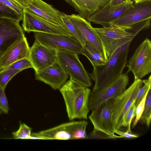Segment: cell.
<instances>
[{
	"instance_id": "1",
	"label": "cell",
	"mask_w": 151,
	"mask_h": 151,
	"mask_svg": "<svg viewBox=\"0 0 151 151\" xmlns=\"http://www.w3.org/2000/svg\"><path fill=\"white\" fill-rule=\"evenodd\" d=\"M132 41L125 43L116 49L108 58L105 64L93 67L92 73L88 74L95 82L92 91L97 90L108 85L122 74L127 63Z\"/></svg>"
},
{
	"instance_id": "2",
	"label": "cell",
	"mask_w": 151,
	"mask_h": 151,
	"mask_svg": "<svg viewBox=\"0 0 151 151\" xmlns=\"http://www.w3.org/2000/svg\"><path fill=\"white\" fill-rule=\"evenodd\" d=\"M63 98L69 119H87L91 90L70 78L59 89Z\"/></svg>"
},
{
	"instance_id": "3",
	"label": "cell",
	"mask_w": 151,
	"mask_h": 151,
	"mask_svg": "<svg viewBox=\"0 0 151 151\" xmlns=\"http://www.w3.org/2000/svg\"><path fill=\"white\" fill-rule=\"evenodd\" d=\"M88 122L85 120L62 124L37 132H32V139L68 140L88 139L86 131Z\"/></svg>"
},
{
	"instance_id": "4",
	"label": "cell",
	"mask_w": 151,
	"mask_h": 151,
	"mask_svg": "<svg viewBox=\"0 0 151 151\" xmlns=\"http://www.w3.org/2000/svg\"><path fill=\"white\" fill-rule=\"evenodd\" d=\"M143 84L141 79L134 78L128 88L111 100L112 119L116 129H120L122 127L123 117L134 103L138 90Z\"/></svg>"
},
{
	"instance_id": "5",
	"label": "cell",
	"mask_w": 151,
	"mask_h": 151,
	"mask_svg": "<svg viewBox=\"0 0 151 151\" xmlns=\"http://www.w3.org/2000/svg\"><path fill=\"white\" fill-rule=\"evenodd\" d=\"M57 61L70 78L87 87L91 86L90 76L80 60L78 54L58 50Z\"/></svg>"
},
{
	"instance_id": "6",
	"label": "cell",
	"mask_w": 151,
	"mask_h": 151,
	"mask_svg": "<svg viewBox=\"0 0 151 151\" xmlns=\"http://www.w3.org/2000/svg\"><path fill=\"white\" fill-rule=\"evenodd\" d=\"M94 29L103 45L108 58L118 47L134 37L131 32L113 25Z\"/></svg>"
},
{
	"instance_id": "7",
	"label": "cell",
	"mask_w": 151,
	"mask_h": 151,
	"mask_svg": "<svg viewBox=\"0 0 151 151\" xmlns=\"http://www.w3.org/2000/svg\"><path fill=\"white\" fill-rule=\"evenodd\" d=\"M127 73L131 72L134 78L141 79L151 72V42L146 38L137 47L126 66Z\"/></svg>"
},
{
	"instance_id": "8",
	"label": "cell",
	"mask_w": 151,
	"mask_h": 151,
	"mask_svg": "<svg viewBox=\"0 0 151 151\" xmlns=\"http://www.w3.org/2000/svg\"><path fill=\"white\" fill-rule=\"evenodd\" d=\"M128 73L122 74L119 77L108 85L95 91H91L89 100L90 110L98 108L104 102L120 95L126 89L128 84Z\"/></svg>"
},
{
	"instance_id": "9",
	"label": "cell",
	"mask_w": 151,
	"mask_h": 151,
	"mask_svg": "<svg viewBox=\"0 0 151 151\" xmlns=\"http://www.w3.org/2000/svg\"><path fill=\"white\" fill-rule=\"evenodd\" d=\"M151 0L134 4L119 17L111 22L113 25L127 30L132 28L134 25L144 21L150 20Z\"/></svg>"
},
{
	"instance_id": "10",
	"label": "cell",
	"mask_w": 151,
	"mask_h": 151,
	"mask_svg": "<svg viewBox=\"0 0 151 151\" xmlns=\"http://www.w3.org/2000/svg\"><path fill=\"white\" fill-rule=\"evenodd\" d=\"M34 36L35 40L46 46L81 54L83 46L73 37L38 32H34Z\"/></svg>"
},
{
	"instance_id": "11",
	"label": "cell",
	"mask_w": 151,
	"mask_h": 151,
	"mask_svg": "<svg viewBox=\"0 0 151 151\" xmlns=\"http://www.w3.org/2000/svg\"><path fill=\"white\" fill-rule=\"evenodd\" d=\"M58 51L45 46L35 40L30 47L29 58L35 73L46 68L57 61Z\"/></svg>"
},
{
	"instance_id": "12",
	"label": "cell",
	"mask_w": 151,
	"mask_h": 151,
	"mask_svg": "<svg viewBox=\"0 0 151 151\" xmlns=\"http://www.w3.org/2000/svg\"><path fill=\"white\" fill-rule=\"evenodd\" d=\"M23 11L22 27L23 30L27 32H38L73 37L61 27L51 23L24 10H23Z\"/></svg>"
},
{
	"instance_id": "13",
	"label": "cell",
	"mask_w": 151,
	"mask_h": 151,
	"mask_svg": "<svg viewBox=\"0 0 151 151\" xmlns=\"http://www.w3.org/2000/svg\"><path fill=\"white\" fill-rule=\"evenodd\" d=\"M19 22L9 19L0 18V53L2 54L25 37L24 30Z\"/></svg>"
},
{
	"instance_id": "14",
	"label": "cell",
	"mask_w": 151,
	"mask_h": 151,
	"mask_svg": "<svg viewBox=\"0 0 151 151\" xmlns=\"http://www.w3.org/2000/svg\"><path fill=\"white\" fill-rule=\"evenodd\" d=\"M133 5V2L131 0H127L120 4L116 5L108 3L86 19L102 26H109L111 22L118 18Z\"/></svg>"
},
{
	"instance_id": "15",
	"label": "cell",
	"mask_w": 151,
	"mask_h": 151,
	"mask_svg": "<svg viewBox=\"0 0 151 151\" xmlns=\"http://www.w3.org/2000/svg\"><path fill=\"white\" fill-rule=\"evenodd\" d=\"M68 17L76 28L84 44L88 42L108 58L103 45L91 22L79 14L68 15Z\"/></svg>"
},
{
	"instance_id": "16",
	"label": "cell",
	"mask_w": 151,
	"mask_h": 151,
	"mask_svg": "<svg viewBox=\"0 0 151 151\" xmlns=\"http://www.w3.org/2000/svg\"><path fill=\"white\" fill-rule=\"evenodd\" d=\"M23 10L32 13L51 23L61 27L70 33L61 18L63 13L42 0H32Z\"/></svg>"
},
{
	"instance_id": "17",
	"label": "cell",
	"mask_w": 151,
	"mask_h": 151,
	"mask_svg": "<svg viewBox=\"0 0 151 151\" xmlns=\"http://www.w3.org/2000/svg\"><path fill=\"white\" fill-rule=\"evenodd\" d=\"M111 100L104 102L98 108L92 111L88 118L94 129L114 134L116 129L112 119Z\"/></svg>"
},
{
	"instance_id": "18",
	"label": "cell",
	"mask_w": 151,
	"mask_h": 151,
	"mask_svg": "<svg viewBox=\"0 0 151 151\" xmlns=\"http://www.w3.org/2000/svg\"><path fill=\"white\" fill-rule=\"evenodd\" d=\"M35 77L36 80L56 90L59 89L67 82L68 75L57 61L46 68L35 73Z\"/></svg>"
},
{
	"instance_id": "19",
	"label": "cell",
	"mask_w": 151,
	"mask_h": 151,
	"mask_svg": "<svg viewBox=\"0 0 151 151\" xmlns=\"http://www.w3.org/2000/svg\"><path fill=\"white\" fill-rule=\"evenodd\" d=\"M30 47L25 37L17 41L0 57V71L15 62L29 58Z\"/></svg>"
},
{
	"instance_id": "20",
	"label": "cell",
	"mask_w": 151,
	"mask_h": 151,
	"mask_svg": "<svg viewBox=\"0 0 151 151\" xmlns=\"http://www.w3.org/2000/svg\"><path fill=\"white\" fill-rule=\"evenodd\" d=\"M86 19L101 8L109 3L111 0H64Z\"/></svg>"
},
{
	"instance_id": "21",
	"label": "cell",
	"mask_w": 151,
	"mask_h": 151,
	"mask_svg": "<svg viewBox=\"0 0 151 151\" xmlns=\"http://www.w3.org/2000/svg\"><path fill=\"white\" fill-rule=\"evenodd\" d=\"M81 54L88 58L93 67L103 65L108 61L107 58L88 42H86L83 45Z\"/></svg>"
},
{
	"instance_id": "22",
	"label": "cell",
	"mask_w": 151,
	"mask_h": 151,
	"mask_svg": "<svg viewBox=\"0 0 151 151\" xmlns=\"http://www.w3.org/2000/svg\"><path fill=\"white\" fill-rule=\"evenodd\" d=\"M151 119V88L147 95L144 110L140 120L147 127L150 125Z\"/></svg>"
},
{
	"instance_id": "23",
	"label": "cell",
	"mask_w": 151,
	"mask_h": 151,
	"mask_svg": "<svg viewBox=\"0 0 151 151\" xmlns=\"http://www.w3.org/2000/svg\"><path fill=\"white\" fill-rule=\"evenodd\" d=\"M23 16L12 9L0 3V18L9 19L19 22L22 20Z\"/></svg>"
},
{
	"instance_id": "24",
	"label": "cell",
	"mask_w": 151,
	"mask_h": 151,
	"mask_svg": "<svg viewBox=\"0 0 151 151\" xmlns=\"http://www.w3.org/2000/svg\"><path fill=\"white\" fill-rule=\"evenodd\" d=\"M32 128L24 123H20L18 130L12 133L14 139H32L31 136Z\"/></svg>"
},
{
	"instance_id": "25",
	"label": "cell",
	"mask_w": 151,
	"mask_h": 151,
	"mask_svg": "<svg viewBox=\"0 0 151 151\" xmlns=\"http://www.w3.org/2000/svg\"><path fill=\"white\" fill-rule=\"evenodd\" d=\"M61 18L70 33L83 46L84 44L83 41L75 26L68 17V15L63 13L61 17Z\"/></svg>"
},
{
	"instance_id": "26",
	"label": "cell",
	"mask_w": 151,
	"mask_h": 151,
	"mask_svg": "<svg viewBox=\"0 0 151 151\" xmlns=\"http://www.w3.org/2000/svg\"><path fill=\"white\" fill-rule=\"evenodd\" d=\"M144 85L141 86L138 89L135 100L134 104L136 106L142 99L146 94L151 88V76L150 75L147 79L142 80Z\"/></svg>"
},
{
	"instance_id": "27",
	"label": "cell",
	"mask_w": 151,
	"mask_h": 151,
	"mask_svg": "<svg viewBox=\"0 0 151 151\" xmlns=\"http://www.w3.org/2000/svg\"><path fill=\"white\" fill-rule=\"evenodd\" d=\"M30 68H33V66L29 58H27L16 61L0 71L10 70H18L22 71Z\"/></svg>"
},
{
	"instance_id": "28",
	"label": "cell",
	"mask_w": 151,
	"mask_h": 151,
	"mask_svg": "<svg viewBox=\"0 0 151 151\" xmlns=\"http://www.w3.org/2000/svg\"><path fill=\"white\" fill-rule=\"evenodd\" d=\"M21 71L18 70H10L0 71V86L4 89L9 81Z\"/></svg>"
},
{
	"instance_id": "29",
	"label": "cell",
	"mask_w": 151,
	"mask_h": 151,
	"mask_svg": "<svg viewBox=\"0 0 151 151\" xmlns=\"http://www.w3.org/2000/svg\"><path fill=\"white\" fill-rule=\"evenodd\" d=\"M119 136L108 134L103 132L93 129L88 135V139H115L121 138Z\"/></svg>"
},
{
	"instance_id": "30",
	"label": "cell",
	"mask_w": 151,
	"mask_h": 151,
	"mask_svg": "<svg viewBox=\"0 0 151 151\" xmlns=\"http://www.w3.org/2000/svg\"><path fill=\"white\" fill-rule=\"evenodd\" d=\"M136 108L134 103L126 113L123 118L122 127H128L130 125L132 121L135 116Z\"/></svg>"
},
{
	"instance_id": "31",
	"label": "cell",
	"mask_w": 151,
	"mask_h": 151,
	"mask_svg": "<svg viewBox=\"0 0 151 151\" xmlns=\"http://www.w3.org/2000/svg\"><path fill=\"white\" fill-rule=\"evenodd\" d=\"M5 89L0 86V109L3 113L7 114L9 111L8 102L5 93Z\"/></svg>"
},
{
	"instance_id": "32",
	"label": "cell",
	"mask_w": 151,
	"mask_h": 151,
	"mask_svg": "<svg viewBox=\"0 0 151 151\" xmlns=\"http://www.w3.org/2000/svg\"><path fill=\"white\" fill-rule=\"evenodd\" d=\"M148 92L145 95L136 106L135 111V118L133 122V127H134L136 125L140 119L144 108L146 98Z\"/></svg>"
},
{
	"instance_id": "33",
	"label": "cell",
	"mask_w": 151,
	"mask_h": 151,
	"mask_svg": "<svg viewBox=\"0 0 151 151\" xmlns=\"http://www.w3.org/2000/svg\"><path fill=\"white\" fill-rule=\"evenodd\" d=\"M0 3L10 8L19 14L23 15V9L18 4L12 0H0Z\"/></svg>"
},
{
	"instance_id": "34",
	"label": "cell",
	"mask_w": 151,
	"mask_h": 151,
	"mask_svg": "<svg viewBox=\"0 0 151 151\" xmlns=\"http://www.w3.org/2000/svg\"><path fill=\"white\" fill-rule=\"evenodd\" d=\"M115 133L118 134L121 137V138L128 139H135L138 138L139 137L137 134L132 132L130 129V125L128 127L127 130L126 131H122L119 129H116Z\"/></svg>"
},
{
	"instance_id": "35",
	"label": "cell",
	"mask_w": 151,
	"mask_h": 151,
	"mask_svg": "<svg viewBox=\"0 0 151 151\" xmlns=\"http://www.w3.org/2000/svg\"><path fill=\"white\" fill-rule=\"evenodd\" d=\"M18 4L24 9L27 4L32 0H12Z\"/></svg>"
},
{
	"instance_id": "36",
	"label": "cell",
	"mask_w": 151,
	"mask_h": 151,
	"mask_svg": "<svg viewBox=\"0 0 151 151\" xmlns=\"http://www.w3.org/2000/svg\"><path fill=\"white\" fill-rule=\"evenodd\" d=\"M127 0H111L109 4L113 5H116L120 4L125 2Z\"/></svg>"
},
{
	"instance_id": "37",
	"label": "cell",
	"mask_w": 151,
	"mask_h": 151,
	"mask_svg": "<svg viewBox=\"0 0 151 151\" xmlns=\"http://www.w3.org/2000/svg\"><path fill=\"white\" fill-rule=\"evenodd\" d=\"M134 2V4H136L145 1L147 0H133Z\"/></svg>"
},
{
	"instance_id": "38",
	"label": "cell",
	"mask_w": 151,
	"mask_h": 151,
	"mask_svg": "<svg viewBox=\"0 0 151 151\" xmlns=\"http://www.w3.org/2000/svg\"><path fill=\"white\" fill-rule=\"evenodd\" d=\"M3 113L2 111L0 109V115L1 114Z\"/></svg>"
},
{
	"instance_id": "39",
	"label": "cell",
	"mask_w": 151,
	"mask_h": 151,
	"mask_svg": "<svg viewBox=\"0 0 151 151\" xmlns=\"http://www.w3.org/2000/svg\"><path fill=\"white\" fill-rule=\"evenodd\" d=\"M1 55H2V54L1 53H0V57L1 56Z\"/></svg>"
}]
</instances>
